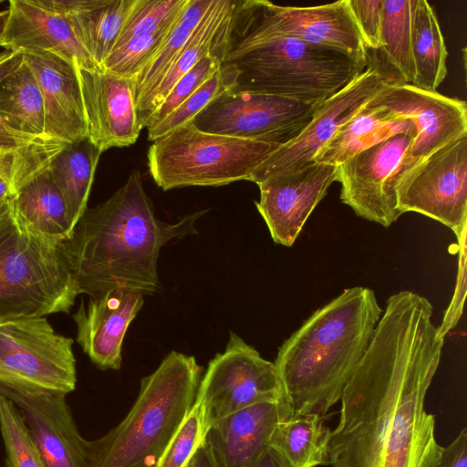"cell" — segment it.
<instances>
[{
	"label": "cell",
	"instance_id": "cell-2",
	"mask_svg": "<svg viewBox=\"0 0 467 467\" xmlns=\"http://www.w3.org/2000/svg\"><path fill=\"white\" fill-rule=\"evenodd\" d=\"M207 210L169 223L155 215L140 172L133 170L108 200L87 208L63 244L78 293L90 297L114 289L146 295L159 291L157 263L161 247L196 234L194 222Z\"/></svg>",
	"mask_w": 467,
	"mask_h": 467
},
{
	"label": "cell",
	"instance_id": "cell-27",
	"mask_svg": "<svg viewBox=\"0 0 467 467\" xmlns=\"http://www.w3.org/2000/svg\"><path fill=\"white\" fill-rule=\"evenodd\" d=\"M406 131H416L410 120L366 104L317 152L314 161L337 166L361 150Z\"/></svg>",
	"mask_w": 467,
	"mask_h": 467
},
{
	"label": "cell",
	"instance_id": "cell-6",
	"mask_svg": "<svg viewBox=\"0 0 467 467\" xmlns=\"http://www.w3.org/2000/svg\"><path fill=\"white\" fill-rule=\"evenodd\" d=\"M79 295L63 244L0 207V321L67 313Z\"/></svg>",
	"mask_w": 467,
	"mask_h": 467
},
{
	"label": "cell",
	"instance_id": "cell-38",
	"mask_svg": "<svg viewBox=\"0 0 467 467\" xmlns=\"http://www.w3.org/2000/svg\"><path fill=\"white\" fill-rule=\"evenodd\" d=\"M223 59L214 55L202 58L172 87L164 100L148 120L146 128L160 123L196 89L207 81L222 66Z\"/></svg>",
	"mask_w": 467,
	"mask_h": 467
},
{
	"label": "cell",
	"instance_id": "cell-22",
	"mask_svg": "<svg viewBox=\"0 0 467 467\" xmlns=\"http://www.w3.org/2000/svg\"><path fill=\"white\" fill-rule=\"evenodd\" d=\"M293 415L286 399L260 402L211 425L204 436L220 467H252L279 422Z\"/></svg>",
	"mask_w": 467,
	"mask_h": 467
},
{
	"label": "cell",
	"instance_id": "cell-37",
	"mask_svg": "<svg viewBox=\"0 0 467 467\" xmlns=\"http://www.w3.org/2000/svg\"><path fill=\"white\" fill-rule=\"evenodd\" d=\"M187 1L138 0L120 29L113 49L139 35L161 27L181 12Z\"/></svg>",
	"mask_w": 467,
	"mask_h": 467
},
{
	"label": "cell",
	"instance_id": "cell-41",
	"mask_svg": "<svg viewBox=\"0 0 467 467\" xmlns=\"http://www.w3.org/2000/svg\"><path fill=\"white\" fill-rule=\"evenodd\" d=\"M348 4L368 51L377 49L379 44L382 0H348Z\"/></svg>",
	"mask_w": 467,
	"mask_h": 467
},
{
	"label": "cell",
	"instance_id": "cell-24",
	"mask_svg": "<svg viewBox=\"0 0 467 467\" xmlns=\"http://www.w3.org/2000/svg\"><path fill=\"white\" fill-rule=\"evenodd\" d=\"M64 16L78 40L100 67L113 49L127 17L138 0H33Z\"/></svg>",
	"mask_w": 467,
	"mask_h": 467
},
{
	"label": "cell",
	"instance_id": "cell-7",
	"mask_svg": "<svg viewBox=\"0 0 467 467\" xmlns=\"http://www.w3.org/2000/svg\"><path fill=\"white\" fill-rule=\"evenodd\" d=\"M279 146L204 132L190 121L152 141L148 168L163 191L223 186L251 181L254 170Z\"/></svg>",
	"mask_w": 467,
	"mask_h": 467
},
{
	"label": "cell",
	"instance_id": "cell-36",
	"mask_svg": "<svg viewBox=\"0 0 467 467\" xmlns=\"http://www.w3.org/2000/svg\"><path fill=\"white\" fill-rule=\"evenodd\" d=\"M0 431L5 467H47L15 404L0 395Z\"/></svg>",
	"mask_w": 467,
	"mask_h": 467
},
{
	"label": "cell",
	"instance_id": "cell-17",
	"mask_svg": "<svg viewBox=\"0 0 467 467\" xmlns=\"http://www.w3.org/2000/svg\"><path fill=\"white\" fill-rule=\"evenodd\" d=\"M337 166L313 162L270 177L258 183L257 211L273 241L290 247L329 186L337 181Z\"/></svg>",
	"mask_w": 467,
	"mask_h": 467
},
{
	"label": "cell",
	"instance_id": "cell-28",
	"mask_svg": "<svg viewBox=\"0 0 467 467\" xmlns=\"http://www.w3.org/2000/svg\"><path fill=\"white\" fill-rule=\"evenodd\" d=\"M18 217L38 234L58 244L73 234L64 199L47 171L24 187L11 199Z\"/></svg>",
	"mask_w": 467,
	"mask_h": 467
},
{
	"label": "cell",
	"instance_id": "cell-30",
	"mask_svg": "<svg viewBox=\"0 0 467 467\" xmlns=\"http://www.w3.org/2000/svg\"><path fill=\"white\" fill-rule=\"evenodd\" d=\"M101 153L87 138L67 144L49 166L48 171L64 199L73 229L88 208V200Z\"/></svg>",
	"mask_w": 467,
	"mask_h": 467
},
{
	"label": "cell",
	"instance_id": "cell-23",
	"mask_svg": "<svg viewBox=\"0 0 467 467\" xmlns=\"http://www.w3.org/2000/svg\"><path fill=\"white\" fill-rule=\"evenodd\" d=\"M236 0H213L205 16L171 64L153 91L137 106L139 121L146 128L175 83L202 58L214 55L224 60L229 27Z\"/></svg>",
	"mask_w": 467,
	"mask_h": 467
},
{
	"label": "cell",
	"instance_id": "cell-10",
	"mask_svg": "<svg viewBox=\"0 0 467 467\" xmlns=\"http://www.w3.org/2000/svg\"><path fill=\"white\" fill-rule=\"evenodd\" d=\"M282 399L285 396L274 362L231 332L224 351L210 360L202 374L195 403L206 433L211 425L232 413Z\"/></svg>",
	"mask_w": 467,
	"mask_h": 467
},
{
	"label": "cell",
	"instance_id": "cell-19",
	"mask_svg": "<svg viewBox=\"0 0 467 467\" xmlns=\"http://www.w3.org/2000/svg\"><path fill=\"white\" fill-rule=\"evenodd\" d=\"M143 303L142 294L126 289L90 297L88 305L81 302L73 315L77 341L99 368H120L125 335Z\"/></svg>",
	"mask_w": 467,
	"mask_h": 467
},
{
	"label": "cell",
	"instance_id": "cell-26",
	"mask_svg": "<svg viewBox=\"0 0 467 467\" xmlns=\"http://www.w3.org/2000/svg\"><path fill=\"white\" fill-rule=\"evenodd\" d=\"M368 66L386 85L412 84L410 0H382L379 44L368 51Z\"/></svg>",
	"mask_w": 467,
	"mask_h": 467
},
{
	"label": "cell",
	"instance_id": "cell-40",
	"mask_svg": "<svg viewBox=\"0 0 467 467\" xmlns=\"http://www.w3.org/2000/svg\"><path fill=\"white\" fill-rule=\"evenodd\" d=\"M467 228L458 234V267L455 288L452 298L444 313L442 321L438 327L439 335L445 338L446 335L453 329L462 315L466 294V272H467V244H466Z\"/></svg>",
	"mask_w": 467,
	"mask_h": 467
},
{
	"label": "cell",
	"instance_id": "cell-11",
	"mask_svg": "<svg viewBox=\"0 0 467 467\" xmlns=\"http://www.w3.org/2000/svg\"><path fill=\"white\" fill-rule=\"evenodd\" d=\"M317 105L233 88L213 99L192 122L204 132L281 146L298 135Z\"/></svg>",
	"mask_w": 467,
	"mask_h": 467
},
{
	"label": "cell",
	"instance_id": "cell-4",
	"mask_svg": "<svg viewBox=\"0 0 467 467\" xmlns=\"http://www.w3.org/2000/svg\"><path fill=\"white\" fill-rule=\"evenodd\" d=\"M202 374L193 356L170 352L141 379L126 417L102 437L89 441L88 467H157L194 405Z\"/></svg>",
	"mask_w": 467,
	"mask_h": 467
},
{
	"label": "cell",
	"instance_id": "cell-25",
	"mask_svg": "<svg viewBox=\"0 0 467 467\" xmlns=\"http://www.w3.org/2000/svg\"><path fill=\"white\" fill-rule=\"evenodd\" d=\"M23 54L0 53V81L19 67ZM67 143L22 134L11 129L0 118V177L9 184L15 195L30 181L49 169L55 157Z\"/></svg>",
	"mask_w": 467,
	"mask_h": 467
},
{
	"label": "cell",
	"instance_id": "cell-13",
	"mask_svg": "<svg viewBox=\"0 0 467 467\" xmlns=\"http://www.w3.org/2000/svg\"><path fill=\"white\" fill-rule=\"evenodd\" d=\"M416 131L396 133L337 165L340 200L368 221L389 227L400 216L396 185Z\"/></svg>",
	"mask_w": 467,
	"mask_h": 467
},
{
	"label": "cell",
	"instance_id": "cell-33",
	"mask_svg": "<svg viewBox=\"0 0 467 467\" xmlns=\"http://www.w3.org/2000/svg\"><path fill=\"white\" fill-rule=\"evenodd\" d=\"M213 0H188L179 13L167 40L154 58L133 79L136 105L141 103L160 84L172 61L198 26Z\"/></svg>",
	"mask_w": 467,
	"mask_h": 467
},
{
	"label": "cell",
	"instance_id": "cell-39",
	"mask_svg": "<svg viewBox=\"0 0 467 467\" xmlns=\"http://www.w3.org/2000/svg\"><path fill=\"white\" fill-rule=\"evenodd\" d=\"M205 436L200 407L194 405L166 448L157 467H186Z\"/></svg>",
	"mask_w": 467,
	"mask_h": 467
},
{
	"label": "cell",
	"instance_id": "cell-18",
	"mask_svg": "<svg viewBox=\"0 0 467 467\" xmlns=\"http://www.w3.org/2000/svg\"><path fill=\"white\" fill-rule=\"evenodd\" d=\"M88 139L102 152L134 144L142 130L134 81L104 71L77 67Z\"/></svg>",
	"mask_w": 467,
	"mask_h": 467
},
{
	"label": "cell",
	"instance_id": "cell-20",
	"mask_svg": "<svg viewBox=\"0 0 467 467\" xmlns=\"http://www.w3.org/2000/svg\"><path fill=\"white\" fill-rule=\"evenodd\" d=\"M40 88L45 134L72 144L88 138L77 65L50 53H22Z\"/></svg>",
	"mask_w": 467,
	"mask_h": 467
},
{
	"label": "cell",
	"instance_id": "cell-12",
	"mask_svg": "<svg viewBox=\"0 0 467 467\" xmlns=\"http://www.w3.org/2000/svg\"><path fill=\"white\" fill-rule=\"evenodd\" d=\"M401 214L414 212L449 227L457 236L467 228V134L433 151L396 186Z\"/></svg>",
	"mask_w": 467,
	"mask_h": 467
},
{
	"label": "cell",
	"instance_id": "cell-32",
	"mask_svg": "<svg viewBox=\"0 0 467 467\" xmlns=\"http://www.w3.org/2000/svg\"><path fill=\"white\" fill-rule=\"evenodd\" d=\"M0 118L22 134L48 138L45 134L42 93L24 58L19 67L0 81Z\"/></svg>",
	"mask_w": 467,
	"mask_h": 467
},
{
	"label": "cell",
	"instance_id": "cell-47",
	"mask_svg": "<svg viewBox=\"0 0 467 467\" xmlns=\"http://www.w3.org/2000/svg\"><path fill=\"white\" fill-rule=\"evenodd\" d=\"M3 2V0H0V4Z\"/></svg>",
	"mask_w": 467,
	"mask_h": 467
},
{
	"label": "cell",
	"instance_id": "cell-35",
	"mask_svg": "<svg viewBox=\"0 0 467 467\" xmlns=\"http://www.w3.org/2000/svg\"><path fill=\"white\" fill-rule=\"evenodd\" d=\"M178 15L161 27L139 35L113 49L99 68L121 78L134 79L161 48Z\"/></svg>",
	"mask_w": 467,
	"mask_h": 467
},
{
	"label": "cell",
	"instance_id": "cell-42",
	"mask_svg": "<svg viewBox=\"0 0 467 467\" xmlns=\"http://www.w3.org/2000/svg\"><path fill=\"white\" fill-rule=\"evenodd\" d=\"M439 467H467L466 428H463L447 447H443Z\"/></svg>",
	"mask_w": 467,
	"mask_h": 467
},
{
	"label": "cell",
	"instance_id": "cell-29",
	"mask_svg": "<svg viewBox=\"0 0 467 467\" xmlns=\"http://www.w3.org/2000/svg\"><path fill=\"white\" fill-rule=\"evenodd\" d=\"M325 416L317 413L293 414L277 424L269 446L275 449L288 467L330 465L331 430Z\"/></svg>",
	"mask_w": 467,
	"mask_h": 467
},
{
	"label": "cell",
	"instance_id": "cell-16",
	"mask_svg": "<svg viewBox=\"0 0 467 467\" xmlns=\"http://www.w3.org/2000/svg\"><path fill=\"white\" fill-rule=\"evenodd\" d=\"M22 415L47 467H88L89 441L80 434L65 394L0 386Z\"/></svg>",
	"mask_w": 467,
	"mask_h": 467
},
{
	"label": "cell",
	"instance_id": "cell-44",
	"mask_svg": "<svg viewBox=\"0 0 467 467\" xmlns=\"http://www.w3.org/2000/svg\"><path fill=\"white\" fill-rule=\"evenodd\" d=\"M252 467H288L281 455L268 446Z\"/></svg>",
	"mask_w": 467,
	"mask_h": 467
},
{
	"label": "cell",
	"instance_id": "cell-46",
	"mask_svg": "<svg viewBox=\"0 0 467 467\" xmlns=\"http://www.w3.org/2000/svg\"><path fill=\"white\" fill-rule=\"evenodd\" d=\"M8 17V9L0 11V38L4 33Z\"/></svg>",
	"mask_w": 467,
	"mask_h": 467
},
{
	"label": "cell",
	"instance_id": "cell-9",
	"mask_svg": "<svg viewBox=\"0 0 467 467\" xmlns=\"http://www.w3.org/2000/svg\"><path fill=\"white\" fill-rule=\"evenodd\" d=\"M72 346L45 317L0 321V386L67 395L77 384Z\"/></svg>",
	"mask_w": 467,
	"mask_h": 467
},
{
	"label": "cell",
	"instance_id": "cell-8",
	"mask_svg": "<svg viewBox=\"0 0 467 467\" xmlns=\"http://www.w3.org/2000/svg\"><path fill=\"white\" fill-rule=\"evenodd\" d=\"M276 36L337 49L368 64V48L348 0L314 6L236 0L226 49Z\"/></svg>",
	"mask_w": 467,
	"mask_h": 467
},
{
	"label": "cell",
	"instance_id": "cell-21",
	"mask_svg": "<svg viewBox=\"0 0 467 467\" xmlns=\"http://www.w3.org/2000/svg\"><path fill=\"white\" fill-rule=\"evenodd\" d=\"M0 47L20 53H50L86 69L99 68L78 40L67 19L33 0L9 1Z\"/></svg>",
	"mask_w": 467,
	"mask_h": 467
},
{
	"label": "cell",
	"instance_id": "cell-34",
	"mask_svg": "<svg viewBox=\"0 0 467 467\" xmlns=\"http://www.w3.org/2000/svg\"><path fill=\"white\" fill-rule=\"evenodd\" d=\"M237 69L231 64L223 63L221 67L184 102L155 126L147 128L150 141L192 121L213 99L236 86Z\"/></svg>",
	"mask_w": 467,
	"mask_h": 467
},
{
	"label": "cell",
	"instance_id": "cell-1",
	"mask_svg": "<svg viewBox=\"0 0 467 467\" xmlns=\"http://www.w3.org/2000/svg\"><path fill=\"white\" fill-rule=\"evenodd\" d=\"M432 306L404 290L390 296L369 345L347 383L331 431L332 467H439L443 447L425 399L444 338Z\"/></svg>",
	"mask_w": 467,
	"mask_h": 467
},
{
	"label": "cell",
	"instance_id": "cell-3",
	"mask_svg": "<svg viewBox=\"0 0 467 467\" xmlns=\"http://www.w3.org/2000/svg\"><path fill=\"white\" fill-rule=\"evenodd\" d=\"M381 314L373 290L347 288L281 345L274 364L293 414L326 416L340 400Z\"/></svg>",
	"mask_w": 467,
	"mask_h": 467
},
{
	"label": "cell",
	"instance_id": "cell-14",
	"mask_svg": "<svg viewBox=\"0 0 467 467\" xmlns=\"http://www.w3.org/2000/svg\"><path fill=\"white\" fill-rule=\"evenodd\" d=\"M367 106L381 108L409 119L416 128V137L400 164L398 182L433 151L467 134L465 101L411 84H383Z\"/></svg>",
	"mask_w": 467,
	"mask_h": 467
},
{
	"label": "cell",
	"instance_id": "cell-31",
	"mask_svg": "<svg viewBox=\"0 0 467 467\" xmlns=\"http://www.w3.org/2000/svg\"><path fill=\"white\" fill-rule=\"evenodd\" d=\"M414 87L437 91L447 76L448 52L437 16L426 0H410Z\"/></svg>",
	"mask_w": 467,
	"mask_h": 467
},
{
	"label": "cell",
	"instance_id": "cell-5",
	"mask_svg": "<svg viewBox=\"0 0 467 467\" xmlns=\"http://www.w3.org/2000/svg\"><path fill=\"white\" fill-rule=\"evenodd\" d=\"M223 63L238 71L235 89L319 104L368 64L340 50L289 36H276L226 49Z\"/></svg>",
	"mask_w": 467,
	"mask_h": 467
},
{
	"label": "cell",
	"instance_id": "cell-15",
	"mask_svg": "<svg viewBox=\"0 0 467 467\" xmlns=\"http://www.w3.org/2000/svg\"><path fill=\"white\" fill-rule=\"evenodd\" d=\"M382 78L371 66L341 90L319 103L309 122L290 141L279 146L253 172L256 184L314 161L336 132L381 88Z\"/></svg>",
	"mask_w": 467,
	"mask_h": 467
},
{
	"label": "cell",
	"instance_id": "cell-43",
	"mask_svg": "<svg viewBox=\"0 0 467 467\" xmlns=\"http://www.w3.org/2000/svg\"><path fill=\"white\" fill-rule=\"evenodd\" d=\"M186 467H220V465L210 445L203 439Z\"/></svg>",
	"mask_w": 467,
	"mask_h": 467
},
{
	"label": "cell",
	"instance_id": "cell-45",
	"mask_svg": "<svg viewBox=\"0 0 467 467\" xmlns=\"http://www.w3.org/2000/svg\"><path fill=\"white\" fill-rule=\"evenodd\" d=\"M13 196L14 194L9 184L2 177H0V207L7 203L13 198Z\"/></svg>",
	"mask_w": 467,
	"mask_h": 467
}]
</instances>
